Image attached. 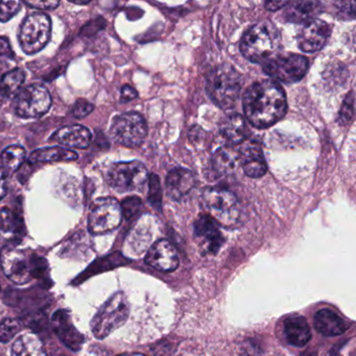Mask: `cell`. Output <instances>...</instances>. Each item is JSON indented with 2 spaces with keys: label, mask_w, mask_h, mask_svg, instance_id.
Wrapping results in <instances>:
<instances>
[{
  "label": "cell",
  "mask_w": 356,
  "mask_h": 356,
  "mask_svg": "<svg viewBox=\"0 0 356 356\" xmlns=\"http://www.w3.org/2000/svg\"><path fill=\"white\" fill-rule=\"evenodd\" d=\"M246 118L257 129H267L281 120L288 110L284 89L276 81H263L247 90L242 100Z\"/></svg>",
  "instance_id": "obj_1"
},
{
  "label": "cell",
  "mask_w": 356,
  "mask_h": 356,
  "mask_svg": "<svg viewBox=\"0 0 356 356\" xmlns=\"http://www.w3.org/2000/svg\"><path fill=\"white\" fill-rule=\"evenodd\" d=\"M0 266L6 277L20 286L29 284L33 278L45 280L47 275L45 259L19 248L14 243H8L0 251Z\"/></svg>",
  "instance_id": "obj_2"
},
{
  "label": "cell",
  "mask_w": 356,
  "mask_h": 356,
  "mask_svg": "<svg viewBox=\"0 0 356 356\" xmlns=\"http://www.w3.org/2000/svg\"><path fill=\"white\" fill-rule=\"evenodd\" d=\"M279 46V35L275 27L268 23L253 25L240 42L242 56L252 63H265L273 58Z\"/></svg>",
  "instance_id": "obj_3"
},
{
  "label": "cell",
  "mask_w": 356,
  "mask_h": 356,
  "mask_svg": "<svg viewBox=\"0 0 356 356\" xmlns=\"http://www.w3.org/2000/svg\"><path fill=\"white\" fill-rule=\"evenodd\" d=\"M206 90L219 108H233L242 90L240 74L232 67L226 65L217 67L207 76Z\"/></svg>",
  "instance_id": "obj_4"
},
{
  "label": "cell",
  "mask_w": 356,
  "mask_h": 356,
  "mask_svg": "<svg viewBox=\"0 0 356 356\" xmlns=\"http://www.w3.org/2000/svg\"><path fill=\"white\" fill-rule=\"evenodd\" d=\"M203 204L207 215L219 225L232 228L240 223V207L238 198L224 188H207L203 194Z\"/></svg>",
  "instance_id": "obj_5"
},
{
  "label": "cell",
  "mask_w": 356,
  "mask_h": 356,
  "mask_svg": "<svg viewBox=\"0 0 356 356\" xmlns=\"http://www.w3.org/2000/svg\"><path fill=\"white\" fill-rule=\"evenodd\" d=\"M129 314L127 297L123 293H116L104 303L92 319V334L100 340L107 338L125 324Z\"/></svg>",
  "instance_id": "obj_6"
},
{
  "label": "cell",
  "mask_w": 356,
  "mask_h": 356,
  "mask_svg": "<svg viewBox=\"0 0 356 356\" xmlns=\"http://www.w3.org/2000/svg\"><path fill=\"white\" fill-rule=\"evenodd\" d=\"M106 179L117 192H138L148 181V169L138 161L115 163L107 170Z\"/></svg>",
  "instance_id": "obj_7"
},
{
  "label": "cell",
  "mask_w": 356,
  "mask_h": 356,
  "mask_svg": "<svg viewBox=\"0 0 356 356\" xmlns=\"http://www.w3.org/2000/svg\"><path fill=\"white\" fill-rule=\"evenodd\" d=\"M110 135L121 145L139 147L148 135V125L144 117L138 113H123L113 118Z\"/></svg>",
  "instance_id": "obj_8"
},
{
  "label": "cell",
  "mask_w": 356,
  "mask_h": 356,
  "mask_svg": "<svg viewBox=\"0 0 356 356\" xmlns=\"http://www.w3.org/2000/svg\"><path fill=\"white\" fill-rule=\"evenodd\" d=\"M121 203L112 197L98 198L91 203L88 216V229L93 234L112 232L123 220Z\"/></svg>",
  "instance_id": "obj_9"
},
{
  "label": "cell",
  "mask_w": 356,
  "mask_h": 356,
  "mask_svg": "<svg viewBox=\"0 0 356 356\" xmlns=\"http://www.w3.org/2000/svg\"><path fill=\"white\" fill-rule=\"evenodd\" d=\"M52 106L49 92L42 85H31L19 90L15 96L14 108L17 116L35 119L45 115Z\"/></svg>",
  "instance_id": "obj_10"
},
{
  "label": "cell",
  "mask_w": 356,
  "mask_h": 356,
  "mask_svg": "<svg viewBox=\"0 0 356 356\" xmlns=\"http://www.w3.org/2000/svg\"><path fill=\"white\" fill-rule=\"evenodd\" d=\"M52 23L49 18L42 13L29 15L19 33L21 48L27 54H36L45 47L49 41Z\"/></svg>",
  "instance_id": "obj_11"
},
{
  "label": "cell",
  "mask_w": 356,
  "mask_h": 356,
  "mask_svg": "<svg viewBox=\"0 0 356 356\" xmlns=\"http://www.w3.org/2000/svg\"><path fill=\"white\" fill-rule=\"evenodd\" d=\"M309 60L299 54H282L263 63V71L275 81L294 83L307 74Z\"/></svg>",
  "instance_id": "obj_12"
},
{
  "label": "cell",
  "mask_w": 356,
  "mask_h": 356,
  "mask_svg": "<svg viewBox=\"0 0 356 356\" xmlns=\"http://www.w3.org/2000/svg\"><path fill=\"white\" fill-rule=\"evenodd\" d=\"M52 327L54 334L62 341L65 346L72 351H79L83 347V334L73 325L72 320L68 312L59 309L52 318Z\"/></svg>",
  "instance_id": "obj_13"
},
{
  "label": "cell",
  "mask_w": 356,
  "mask_h": 356,
  "mask_svg": "<svg viewBox=\"0 0 356 356\" xmlns=\"http://www.w3.org/2000/svg\"><path fill=\"white\" fill-rule=\"evenodd\" d=\"M330 25L320 19L305 23L298 35L299 47L305 52L319 51L330 37Z\"/></svg>",
  "instance_id": "obj_14"
},
{
  "label": "cell",
  "mask_w": 356,
  "mask_h": 356,
  "mask_svg": "<svg viewBox=\"0 0 356 356\" xmlns=\"http://www.w3.org/2000/svg\"><path fill=\"white\" fill-rule=\"evenodd\" d=\"M146 261L159 271L171 272L179 266V257L175 247L169 241L159 240L148 249Z\"/></svg>",
  "instance_id": "obj_15"
},
{
  "label": "cell",
  "mask_w": 356,
  "mask_h": 356,
  "mask_svg": "<svg viewBox=\"0 0 356 356\" xmlns=\"http://www.w3.org/2000/svg\"><path fill=\"white\" fill-rule=\"evenodd\" d=\"M194 234L204 245L207 251L217 253L224 243L223 236L219 228L215 225V221L208 215H202L194 224Z\"/></svg>",
  "instance_id": "obj_16"
},
{
  "label": "cell",
  "mask_w": 356,
  "mask_h": 356,
  "mask_svg": "<svg viewBox=\"0 0 356 356\" xmlns=\"http://www.w3.org/2000/svg\"><path fill=\"white\" fill-rule=\"evenodd\" d=\"M92 135L87 127L83 125H69L58 129L52 135V141L68 148L85 149L91 143Z\"/></svg>",
  "instance_id": "obj_17"
},
{
  "label": "cell",
  "mask_w": 356,
  "mask_h": 356,
  "mask_svg": "<svg viewBox=\"0 0 356 356\" xmlns=\"http://www.w3.org/2000/svg\"><path fill=\"white\" fill-rule=\"evenodd\" d=\"M240 163L249 177L261 178L267 173L268 165L263 150L256 144H249L240 152Z\"/></svg>",
  "instance_id": "obj_18"
},
{
  "label": "cell",
  "mask_w": 356,
  "mask_h": 356,
  "mask_svg": "<svg viewBox=\"0 0 356 356\" xmlns=\"http://www.w3.org/2000/svg\"><path fill=\"white\" fill-rule=\"evenodd\" d=\"M194 182L196 180L192 171L183 168L175 169L167 177L165 186L167 195L173 200H180L192 191Z\"/></svg>",
  "instance_id": "obj_19"
},
{
  "label": "cell",
  "mask_w": 356,
  "mask_h": 356,
  "mask_svg": "<svg viewBox=\"0 0 356 356\" xmlns=\"http://www.w3.org/2000/svg\"><path fill=\"white\" fill-rule=\"evenodd\" d=\"M315 327L325 337H336L344 334L349 324L342 317L328 309H320L315 316Z\"/></svg>",
  "instance_id": "obj_20"
},
{
  "label": "cell",
  "mask_w": 356,
  "mask_h": 356,
  "mask_svg": "<svg viewBox=\"0 0 356 356\" xmlns=\"http://www.w3.org/2000/svg\"><path fill=\"white\" fill-rule=\"evenodd\" d=\"M284 334L290 344L304 347L311 339V327L302 316H292L284 323Z\"/></svg>",
  "instance_id": "obj_21"
},
{
  "label": "cell",
  "mask_w": 356,
  "mask_h": 356,
  "mask_svg": "<svg viewBox=\"0 0 356 356\" xmlns=\"http://www.w3.org/2000/svg\"><path fill=\"white\" fill-rule=\"evenodd\" d=\"M322 10L319 0H295L286 12L288 21L295 23L309 22Z\"/></svg>",
  "instance_id": "obj_22"
},
{
  "label": "cell",
  "mask_w": 356,
  "mask_h": 356,
  "mask_svg": "<svg viewBox=\"0 0 356 356\" xmlns=\"http://www.w3.org/2000/svg\"><path fill=\"white\" fill-rule=\"evenodd\" d=\"M221 133L229 143L240 144L248 134L246 120L240 115H229L222 121Z\"/></svg>",
  "instance_id": "obj_23"
},
{
  "label": "cell",
  "mask_w": 356,
  "mask_h": 356,
  "mask_svg": "<svg viewBox=\"0 0 356 356\" xmlns=\"http://www.w3.org/2000/svg\"><path fill=\"white\" fill-rule=\"evenodd\" d=\"M77 154L67 148L54 146V147L41 148L35 150L29 156V161L33 163L68 162L77 160Z\"/></svg>",
  "instance_id": "obj_24"
},
{
  "label": "cell",
  "mask_w": 356,
  "mask_h": 356,
  "mask_svg": "<svg viewBox=\"0 0 356 356\" xmlns=\"http://www.w3.org/2000/svg\"><path fill=\"white\" fill-rule=\"evenodd\" d=\"M12 356H47L43 344L35 334H25L15 341Z\"/></svg>",
  "instance_id": "obj_25"
},
{
  "label": "cell",
  "mask_w": 356,
  "mask_h": 356,
  "mask_svg": "<svg viewBox=\"0 0 356 356\" xmlns=\"http://www.w3.org/2000/svg\"><path fill=\"white\" fill-rule=\"evenodd\" d=\"M213 168L219 175L233 173L240 164V154L231 148H219L213 156Z\"/></svg>",
  "instance_id": "obj_26"
},
{
  "label": "cell",
  "mask_w": 356,
  "mask_h": 356,
  "mask_svg": "<svg viewBox=\"0 0 356 356\" xmlns=\"http://www.w3.org/2000/svg\"><path fill=\"white\" fill-rule=\"evenodd\" d=\"M25 156H26V152H25L24 148L19 145L10 146V147L4 149L1 156H0L2 168L8 175L15 172V171L18 170L22 166L23 163H24Z\"/></svg>",
  "instance_id": "obj_27"
},
{
  "label": "cell",
  "mask_w": 356,
  "mask_h": 356,
  "mask_svg": "<svg viewBox=\"0 0 356 356\" xmlns=\"http://www.w3.org/2000/svg\"><path fill=\"white\" fill-rule=\"evenodd\" d=\"M25 73L21 69H14L8 71L2 76L0 81V91L3 94L4 97L16 95L20 90L21 86L24 83Z\"/></svg>",
  "instance_id": "obj_28"
},
{
  "label": "cell",
  "mask_w": 356,
  "mask_h": 356,
  "mask_svg": "<svg viewBox=\"0 0 356 356\" xmlns=\"http://www.w3.org/2000/svg\"><path fill=\"white\" fill-rule=\"evenodd\" d=\"M23 323L16 318H8L0 323V342L8 343L22 330Z\"/></svg>",
  "instance_id": "obj_29"
},
{
  "label": "cell",
  "mask_w": 356,
  "mask_h": 356,
  "mask_svg": "<svg viewBox=\"0 0 356 356\" xmlns=\"http://www.w3.org/2000/svg\"><path fill=\"white\" fill-rule=\"evenodd\" d=\"M148 200L155 209H160L162 202V188H161L160 180L156 175H152L148 178Z\"/></svg>",
  "instance_id": "obj_30"
},
{
  "label": "cell",
  "mask_w": 356,
  "mask_h": 356,
  "mask_svg": "<svg viewBox=\"0 0 356 356\" xmlns=\"http://www.w3.org/2000/svg\"><path fill=\"white\" fill-rule=\"evenodd\" d=\"M20 0H0V21L6 22L20 10Z\"/></svg>",
  "instance_id": "obj_31"
},
{
  "label": "cell",
  "mask_w": 356,
  "mask_h": 356,
  "mask_svg": "<svg viewBox=\"0 0 356 356\" xmlns=\"http://www.w3.org/2000/svg\"><path fill=\"white\" fill-rule=\"evenodd\" d=\"M136 228L137 229L134 230L132 234V244H133L132 246L135 249L139 248L140 250H144L152 240V234L141 226Z\"/></svg>",
  "instance_id": "obj_32"
},
{
  "label": "cell",
  "mask_w": 356,
  "mask_h": 356,
  "mask_svg": "<svg viewBox=\"0 0 356 356\" xmlns=\"http://www.w3.org/2000/svg\"><path fill=\"white\" fill-rule=\"evenodd\" d=\"M94 110L93 104L85 99H79L71 108V114L75 118H85Z\"/></svg>",
  "instance_id": "obj_33"
},
{
  "label": "cell",
  "mask_w": 356,
  "mask_h": 356,
  "mask_svg": "<svg viewBox=\"0 0 356 356\" xmlns=\"http://www.w3.org/2000/svg\"><path fill=\"white\" fill-rule=\"evenodd\" d=\"M140 205H141V201L137 197H130V198L125 199L123 201V205H121L123 215H125L127 218L132 217V216L137 213Z\"/></svg>",
  "instance_id": "obj_34"
},
{
  "label": "cell",
  "mask_w": 356,
  "mask_h": 356,
  "mask_svg": "<svg viewBox=\"0 0 356 356\" xmlns=\"http://www.w3.org/2000/svg\"><path fill=\"white\" fill-rule=\"evenodd\" d=\"M355 96L353 93L347 96L345 100L344 106H343L342 112H341V120L347 123L353 120V115H355Z\"/></svg>",
  "instance_id": "obj_35"
},
{
  "label": "cell",
  "mask_w": 356,
  "mask_h": 356,
  "mask_svg": "<svg viewBox=\"0 0 356 356\" xmlns=\"http://www.w3.org/2000/svg\"><path fill=\"white\" fill-rule=\"evenodd\" d=\"M336 8L341 14L353 18L355 14V0H336Z\"/></svg>",
  "instance_id": "obj_36"
},
{
  "label": "cell",
  "mask_w": 356,
  "mask_h": 356,
  "mask_svg": "<svg viewBox=\"0 0 356 356\" xmlns=\"http://www.w3.org/2000/svg\"><path fill=\"white\" fill-rule=\"evenodd\" d=\"M29 6L39 10H50L59 6L60 0H24Z\"/></svg>",
  "instance_id": "obj_37"
},
{
  "label": "cell",
  "mask_w": 356,
  "mask_h": 356,
  "mask_svg": "<svg viewBox=\"0 0 356 356\" xmlns=\"http://www.w3.org/2000/svg\"><path fill=\"white\" fill-rule=\"evenodd\" d=\"M136 97H137V92H136L134 88L130 87V86H125L121 89V102H131V100L135 99Z\"/></svg>",
  "instance_id": "obj_38"
},
{
  "label": "cell",
  "mask_w": 356,
  "mask_h": 356,
  "mask_svg": "<svg viewBox=\"0 0 356 356\" xmlns=\"http://www.w3.org/2000/svg\"><path fill=\"white\" fill-rule=\"evenodd\" d=\"M8 173L0 167V200L4 198L8 191Z\"/></svg>",
  "instance_id": "obj_39"
},
{
  "label": "cell",
  "mask_w": 356,
  "mask_h": 356,
  "mask_svg": "<svg viewBox=\"0 0 356 356\" xmlns=\"http://www.w3.org/2000/svg\"><path fill=\"white\" fill-rule=\"evenodd\" d=\"M290 1L291 0H265V6L267 10L274 12V10H278L284 8Z\"/></svg>",
  "instance_id": "obj_40"
},
{
  "label": "cell",
  "mask_w": 356,
  "mask_h": 356,
  "mask_svg": "<svg viewBox=\"0 0 356 356\" xmlns=\"http://www.w3.org/2000/svg\"><path fill=\"white\" fill-rule=\"evenodd\" d=\"M10 54H12V49L8 39L0 37V56H10Z\"/></svg>",
  "instance_id": "obj_41"
},
{
  "label": "cell",
  "mask_w": 356,
  "mask_h": 356,
  "mask_svg": "<svg viewBox=\"0 0 356 356\" xmlns=\"http://www.w3.org/2000/svg\"><path fill=\"white\" fill-rule=\"evenodd\" d=\"M69 1L73 2L75 4H86L91 1V0H69Z\"/></svg>",
  "instance_id": "obj_42"
},
{
  "label": "cell",
  "mask_w": 356,
  "mask_h": 356,
  "mask_svg": "<svg viewBox=\"0 0 356 356\" xmlns=\"http://www.w3.org/2000/svg\"><path fill=\"white\" fill-rule=\"evenodd\" d=\"M117 356H146L144 355H141V353H125V355H121Z\"/></svg>",
  "instance_id": "obj_43"
},
{
  "label": "cell",
  "mask_w": 356,
  "mask_h": 356,
  "mask_svg": "<svg viewBox=\"0 0 356 356\" xmlns=\"http://www.w3.org/2000/svg\"><path fill=\"white\" fill-rule=\"evenodd\" d=\"M301 356H318L317 353H314V351H309V353H304Z\"/></svg>",
  "instance_id": "obj_44"
},
{
  "label": "cell",
  "mask_w": 356,
  "mask_h": 356,
  "mask_svg": "<svg viewBox=\"0 0 356 356\" xmlns=\"http://www.w3.org/2000/svg\"><path fill=\"white\" fill-rule=\"evenodd\" d=\"M4 99H6V97H4L3 94H2L1 91H0V106H1L2 104H3Z\"/></svg>",
  "instance_id": "obj_45"
}]
</instances>
